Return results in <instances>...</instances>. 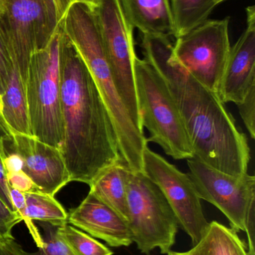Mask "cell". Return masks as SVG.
I'll return each mask as SVG.
<instances>
[{
    "label": "cell",
    "instance_id": "1",
    "mask_svg": "<svg viewBox=\"0 0 255 255\" xmlns=\"http://www.w3.org/2000/svg\"><path fill=\"white\" fill-rule=\"evenodd\" d=\"M144 59L162 76L176 105L195 158L229 175L247 173L250 148L219 96L193 77L173 55L169 37L142 34Z\"/></svg>",
    "mask_w": 255,
    "mask_h": 255
},
{
    "label": "cell",
    "instance_id": "2",
    "mask_svg": "<svg viewBox=\"0 0 255 255\" xmlns=\"http://www.w3.org/2000/svg\"><path fill=\"white\" fill-rule=\"evenodd\" d=\"M59 75L63 125L60 151L71 181L89 185L103 169L123 160L113 122L97 85L61 28Z\"/></svg>",
    "mask_w": 255,
    "mask_h": 255
},
{
    "label": "cell",
    "instance_id": "3",
    "mask_svg": "<svg viewBox=\"0 0 255 255\" xmlns=\"http://www.w3.org/2000/svg\"><path fill=\"white\" fill-rule=\"evenodd\" d=\"M60 26L97 85L113 122L123 161L130 170L143 172V153L148 142L133 123L117 89L94 10L75 1L67 7Z\"/></svg>",
    "mask_w": 255,
    "mask_h": 255
},
{
    "label": "cell",
    "instance_id": "4",
    "mask_svg": "<svg viewBox=\"0 0 255 255\" xmlns=\"http://www.w3.org/2000/svg\"><path fill=\"white\" fill-rule=\"evenodd\" d=\"M136 96L142 128L149 131L148 142L162 147L175 160L194 157L193 147L166 82L145 59H135Z\"/></svg>",
    "mask_w": 255,
    "mask_h": 255
},
{
    "label": "cell",
    "instance_id": "5",
    "mask_svg": "<svg viewBox=\"0 0 255 255\" xmlns=\"http://www.w3.org/2000/svg\"><path fill=\"white\" fill-rule=\"evenodd\" d=\"M58 25L49 44L31 55L25 79L31 135L55 148L63 141Z\"/></svg>",
    "mask_w": 255,
    "mask_h": 255
},
{
    "label": "cell",
    "instance_id": "6",
    "mask_svg": "<svg viewBox=\"0 0 255 255\" xmlns=\"http://www.w3.org/2000/svg\"><path fill=\"white\" fill-rule=\"evenodd\" d=\"M128 224L133 243L141 253L172 252L178 233V220L160 187L144 172H130L127 186Z\"/></svg>",
    "mask_w": 255,
    "mask_h": 255
},
{
    "label": "cell",
    "instance_id": "7",
    "mask_svg": "<svg viewBox=\"0 0 255 255\" xmlns=\"http://www.w3.org/2000/svg\"><path fill=\"white\" fill-rule=\"evenodd\" d=\"M94 11L117 89L135 125L144 132L136 96L134 28L126 18L119 0H100Z\"/></svg>",
    "mask_w": 255,
    "mask_h": 255
},
{
    "label": "cell",
    "instance_id": "8",
    "mask_svg": "<svg viewBox=\"0 0 255 255\" xmlns=\"http://www.w3.org/2000/svg\"><path fill=\"white\" fill-rule=\"evenodd\" d=\"M230 17L209 19L176 38L173 55L193 77L219 96L229 59Z\"/></svg>",
    "mask_w": 255,
    "mask_h": 255
},
{
    "label": "cell",
    "instance_id": "9",
    "mask_svg": "<svg viewBox=\"0 0 255 255\" xmlns=\"http://www.w3.org/2000/svg\"><path fill=\"white\" fill-rule=\"evenodd\" d=\"M189 177L201 199L217 207L227 217L232 229L246 232L250 211L255 208V177L229 175L198 159L187 160Z\"/></svg>",
    "mask_w": 255,
    "mask_h": 255
},
{
    "label": "cell",
    "instance_id": "10",
    "mask_svg": "<svg viewBox=\"0 0 255 255\" xmlns=\"http://www.w3.org/2000/svg\"><path fill=\"white\" fill-rule=\"evenodd\" d=\"M143 172L154 181L166 196L180 227L196 245L205 235L209 223L188 174L183 173L164 157L145 148Z\"/></svg>",
    "mask_w": 255,
    "mask_h": 255
},
{
    "label": "cell",
    "instance_id": "11",
    "mask_svg": "<svg viewBox=\"0 0 255 255\" xmlns=\"http://www.w3.org/2000/svg\"><path fill=\"white\" fill-rule=\"evenodd\" d=\"M9 144L10 152L20 156L23 162L22 171L39 191L55 196L71 181L59 148L45 143L32 135L23 133H13Z\"/></svg>",
    "mask_w": 255,
    "mask_h": 255
},
{
    "label": "cell",
    "instance_id": "12",
    "mask_svg": "<svg viewBox=\"0 0 255 255\" xmlns=\"http://www.w3.org/2000/svg\"><path fill=\"white\" fill-rule=\"evenodd\" d=\"M247 27L231 46L222 78L219 97L223 103L238 105L255 85V7L247 8Z\"/></svg>",
    "mask_w": 255,
    "mask_h": 255
},
{
    "label": "cell",
    "instance_id": "13",
    "mask_svg": "<svg viewBox=\"0 0 255 255\" xmlns=\"http://www.w3.org/2000/svg\"><path fill=\"white\" fill-rule=\"evenodd\" d=\"M67 214L68 224L109 247H127L133 243L127 222L90 192L79 206Z\"/></svg>",
    "mask_w": 255,
    "mask_h": 255
},
{
    "label": "cell",
    "instance_id": "14",
    "mask_svg": "<svg viewBox=\"0 0 255 255\" xmlns=\"http://www.w3.org/2000/svg\"><path fill=\"white\" fill-rule=\"evenodd\" d=\"M124 15L142 34L175 35L169 0H119Z\"/></svg>",
    "mask_w": 255,
    "mask_h": 255
},
{
    "label": "cell",
    "instance_id": "15",
    "mask_svg": "<svg viewBox=\"0 0 255 255\" xmlns=\"http://www.w3.org/2000/svg\"><path fill=\"white\" fill-rule=\"evenodd\" d=\"M130 168L123 160L103 169L89 184L90 193L128 223L127 186Z\"/></svg>",
    "mask_w": 255,
    "mask_h": 255
},
{
    "label": "cell",
    "instance_id": "16",
    "mask_svg": "<svg viewBox=\"0 0 255 255\" xmlns=\"http://www.w3.org/2000/svg\"><path fill=\"white\" fill-rule=\"evenodd\" d=\"M25 210L22 216L34 242L39 247L41 245V235L34 227L33 221L43 222L55 225L67 223L68 214L62 205L55 199L40 191L25 193Z\"/></svg>",
    "mask_w": 255,
    "mask_h": 255
},
{
    "label": "cell",
    "instance_id": "17",
    "mask_svg": "<svg viewBox=\"0 0 255 255\" xmlns=\"http://www.w3.org/2000/svg\"><path fill=\"white\" fill-rule=\"evenodd\" d=\"M1 113L12 133L31 135L25 82L16 68L1 96Z\"/></svg>",
    "mask_w": 255,
    "mask_h": 255
},
{
    "label": "cell",
    "instance_id": "18",
    "mask_svg": "<svg viewBox=\"0 0 255 255\" xmlns=\"http://www.w3.org/2000/svg\"><path fill=\"white\" fill-rule=\"evenodd\" d=\"M236 231L217 221L209 223L201 241L185 255H250Z\"/></svg>",
    "mask_w": 255,
    "mask_h": 255
},
{
    "label": "cell",
    "instance_id": "19",
    "mask_svg": "<svg viewBox=\"0 0 255 255\" xmlns=\"http://www.w3.org/2000/svg\"><path fill=\"white\" fill-rule=\"evenodd\" d=\"M223 0H169L175 38L190 32L209 19Z\"/></svg>",
    "mask_w": 255,
    "mask_h": 255
},
{
    "label": "cell",
    "instance_id": "20",
    "mask_svg": "<svg viewBox=\"0 0 255 255\" xmlns=\"http://www.w3.org/2000/svg\"><path fill=\"white\" fill-rule=\"evenodd\" d=\"M57 234L75 255H113L106 246L67 223L58 226Z\"/></svg>",
    "mask_w": 255,
    "mask_h": 255
},
{
    "label": "cell",
    "instance_id": "21",
    "mask_svg": "<svg viewBox=\"0 0 255 255\" xmlns=\"http://www.w3.org/2000/svg\"><path fill=\"white\" fill-rule=\"evenodd\" d=\"M39 226L43 232L40 235L41 245L37 247L36 253H28V255H75L57 234L61 225L39 222Z\"/></svg>",
    "mask_w": 255,
    "mask_h": 255
},
{
    "label": "cell",
    "instance_id": "22",
    "mask_svg": "<svg viewBox=\"0 0 255 255\" xmlns=\"http://www.w3.org/2000/svg\"><path fill=\"white\" fill-rule=\"evenodd\" d=\"M241 118L251 136L255 137V85L247 93L244 100L237 105Z\"/></svg>",
    "mask_w": 255,
    "mask_h": 255
},
{
    "label": "cell",
    "instance_id": "23",
    "mask_svg": "<svg viewBox=\"0 0 255 255\" xmlns=\"http://www.w3.org/2000/svg\"><path fill=\"white\" fill-rule=\"evenodd\" d=\"M22 221L19 214L9 209L0 198V241L13 238L12 230Z\"/></svg>",
    "mask_w": 255,
    "mask_h": 255
},
{
    "label": "cell",
    "instance_id": "24",
    "mask_svg": "<svg viewBox=\"0 0 255 255\" xmlns=\"http://www.w3.org/2000/svg\"><path fill=\"white\" fill-rule=\"evenodd\" d=\"M14 68L10 55L0 38V98L7 88L10 74Z\"/></svg>",
    "mask_w": 255,
    "mask_h": 255
},
{
    "label": "cell",
    "instance_id": "25",
    "mask_svg": "<svg viewBox=\"0 0 255 255\" xmlns=\"http://www.w3.org/2000/svg\"><path fill=\"white\" fill-rule=\"evenodd\" d=\"M6 178L10 188L15 189L22 193L39 191L31 178L22 170L6 174Z\"/></svg>",
    "mask_w": 255,
    "mask_h": 255
},
{
    "label": "cell",
    "instance_id": "26",
    "mask_svg": "<svg viewBox=\"0 0 255 255\" xmlns=\"http://www.w3.org/2000/svg\"><path fill=\"white\" fill-rule=\"evenodd\" d=\"M12 136L13 133L0 112V159L1 160L6 157V145L11 142Z\"/></svg>",
    "mask_w": 255,
    "mask_h": 255
},
{
    "label": "cell",
    "instance_id": "27",
    "mask_svg": "<svg viewBox=\"0 0 255 255\" xmlns=\"http://www.w3.org/2000/svg\"><path fill=\"white\" fill-rule=\"evenodd\" d=\"M0 198L7 205L9 209L16 212L14 208H13V204H12L11 199H10V187H9L8 184H7L5 171H4L2 160L1 159H0Z\"/></svg>",
    "mask_w": 255,
    "mask_h": 255
},
{
    "label": "cell",
    "instance_id": "28",
    "mask_svg": "<svg viewBox=\"0 0 255 255\" xmlns=\"http://www.w3.org/2000/svg\"><path fill=\"white\" fill-rule=\"evenodd\" d=\"M5 174L12 173L22 170L23 162L19 154L15 152H7L2 160Z\"/></svg>",
    "mask_w": 255,
    "mask_h": 255
},
{
    "label": "cell",
    "instance_id": "29",
    "mask_svg": "<svg viewBox=\"0 0 255 255\" xmlns=\"http://www.w3.org/2000/svg\"><path fill=\"white\" fill-rule=\"evenodd\" d=\"M0 255H28L14 238L0 241Z\"/></svg>",
    "mask_w": 255,
    "mask_h": 255
},
{
    "label": "cell",
    "instance_id": "30",
    "mask_svg": "<svg viewBox=\"0 0 255 255\" xmlns=\"http://www.w3.org/2000/svg\"><path fill=\"white\" fill-rule=\"evenodd\" d=\"M10 196L15 211L22 218L25 210V193L15 189L10 188Z\"/></svg>",
    "mask_w": 255,
    "mask_h": 255
},
{
    "label": "cell",
    "instance_id": "31",
    "mask_svg": "<svg viewBox=\"0 0 255 255\" xmlns=\"http://www.w3.org/2000/svg\"><path fill=\"white\" fill-rule=\"evenodd\" d=\"M75 1H78V0H53L55 10H56L57 17H58L59 23L62 19L67 7Z\"/></svg>",
    "mask_w": 255,
    "mask_h": 255
},
{
    "label": "cell",
    "instance_id": "32",
    "mask_svg": "<svg viewBox=\"0 0 255 255\" xmlns=\"http://www.w3.org/2000/svg\"><path fill=\"white\" fill-rule=\"evenodd\" d=\"M78 1L86 4L92 10H95L100 4V0H78Z\"/></svg>",
    "mask_w": 255,
    "mask_h": 255
},
{
    "label": "cell",
    "instance_id": "33",
    "mask_svg": "<svg viewBox=\"0 0 255 255\" xmlns=\"http://www.w3.org/2000/svg\"><path fill=\"white\" fill-rule=\"evenodd\" d=\"M168 255H185L184 253H176V252H170Z\"/></svg>",
    "mask_w": 255,
    "mask_h": 255
},
{
    "label": "cell",
    "instance_id": "34",
    "mask_svg": "<svg viewBox=\"0 0 255 255\" xmlns=\"http://www.w3.org/2000/svg\"><path fill=\"white\" fill-rule=\"evenodd\" d=\"M0 112H1V98H0Z\"/></svg>",
    "mask_w": 255,
    "mask_h": 255
},
{
    "label": "cell",
    "instance_id": "35",
    "mask_svg": "<svg viewBox=\"0 0 255 255\" xmlns=\"http://www.w3.org/2000/svg\"><path fill=\"white\" fill-rule=\"evenodd\" d=\"M223 1H226V0H223Z\"/></svg>",
    "mask_w": 255,
    "mask_h": 255
}]
</instances>
